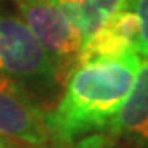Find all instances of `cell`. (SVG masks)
Wrapping results in <instances>:
<instances>
[{"mask_svg": "<svg viewBox=\"0 0 148 148\" xmlns=\"http://www.w3.org/2000/svg\"><path fill=\"white\" fill-rule=\"evenodd\" d=\"M128 51H135L133 46L106 23L104 27H101L94 35H90L82 43L81 51L77 54L76 66L82 64V63L94 61V59L117 58V56H122V54L128 53Z\"/></svg>", "mask_w": 148, "mask_h": 148, "instance_id": "52a82bcc", "label": "cell"}, {"mask_svg": "<svg viewBox=\"0 0 148 148\" xmlns=\"http://www.w3.org/2000/svg\"><path fill=\"white\" fill-rule=\"evenodd\" d=\"M73 148H114L110 140L106 135H99V133H92L77 142Z\"/></svg>", "mask_w": 148, "mask_h": 148, "instance_id": "9c48e42d", "label": "cell"}, {"mask_svg": "<svg viewBox=\"0 0 148 148\" xmlns=\"http://www.w3.org/2000/svg\"><path fill=\"white\" fill-rule=\"evenodd\" d=\"M0 74L36 84L61 77L54 58L27 23L7 13H0Z\"/></svg>", "mask_w": 148, "mask_h": 148, "instance_id": "7a4b0ae2", "label": "cell"}, {"mask_svg": "<svg viewBox=\"0 0 148 148\" xmlns=\"http://www.w3.org/2000/svg\"><path fill=\"white\" fill-rule=\"evenodd\" d=\"M76 30L82 40H87L104 27L117 12L130 8L132 0H51ZM82 41V43H84Z\"/></svg>", "mask_w": 148, "mask_h": 148, "instance_id": "8992f818", "label": "cell"}, {"mask_svg": "<svg viewBox=\"0 0 148 148\" xmlns=\"http://www.w3.org/2000/svg\"><path fill=\"white\" fill-rule=\"evenodd\" d=\"M107 130L110 135L148 140V56H143L132 89Z\"/></svg>", "mask_w": 148, "mask_h": 148, "instance_id": "5b68a950", "label": "cell"}, {"mask_svg": "<svg viewBox=\"0 0 148 148\" xmlns=\"http://www.w3.org/2000/svg\"><path fill=\"white\" fill-rule=\"evenodd\" d=\"M0 148H10L5 142H3V138H2V137H0Z\"/></svg>", "mask_w": 148, "mask_h": 148, "instance_id": "30bf717a", "label": "cell"}, {"mask_svg": "<svg viewBox=\"0 0 148 148\" xmlns=\"http://www.w3.org/2000/svg\"><path fill=\"white\" fill-rule=\"evenodd\" d=\"M142 58L137 51L77 64L59 104L46 114L49 140L66 147L86 133L107 130L132 89Z\"/></svg>", "mask_w": 148, "mask_h": 148, "instance_id": "6da1fadb", "label": "cell"}, {"mask_svg": "<svg viewBox=\"0 0 148 148\" xmlns=\"http://www.w3.org/2000/svg\"><path fill=\"white\" fill-rule=\"evenodd\" d=\"M21 18L51 53L63 77L77 63L82 36L51 0H13Z\"/></svg>", "mask_w": 148, "mask_h": 148, "instance_id": "3957f363", "label": "cell"}, {"mask_svg": "<svg viewBox=\"0 0 148 148\" xmlns=\"http://www.w3.org/2000/svg\"><path fill=\"white\" fill-rule=\"evenodd\" d=\"M132 8L140 21V43L138 53L142 56H148V0H132Z\"/></svg>", "mask_w": 148, "mask_h": 148, "instance_id": "ba28073f", "label": "cell"}, {"mask_svg": "<svg viewBox=\"0 0 148 148\" xmlns=\"http://www.w3.org/2000/svg\"><path fill=\"white\" fill-rule=\"evenodd\" d=\"M0 137L28 147H45L49 140L46 115L15 81L0 74Z\"/></svg>", "mask_w": 148, "mask_h": 148, "instance_id": "277c9868", "label": "cell"}]
</instances>
